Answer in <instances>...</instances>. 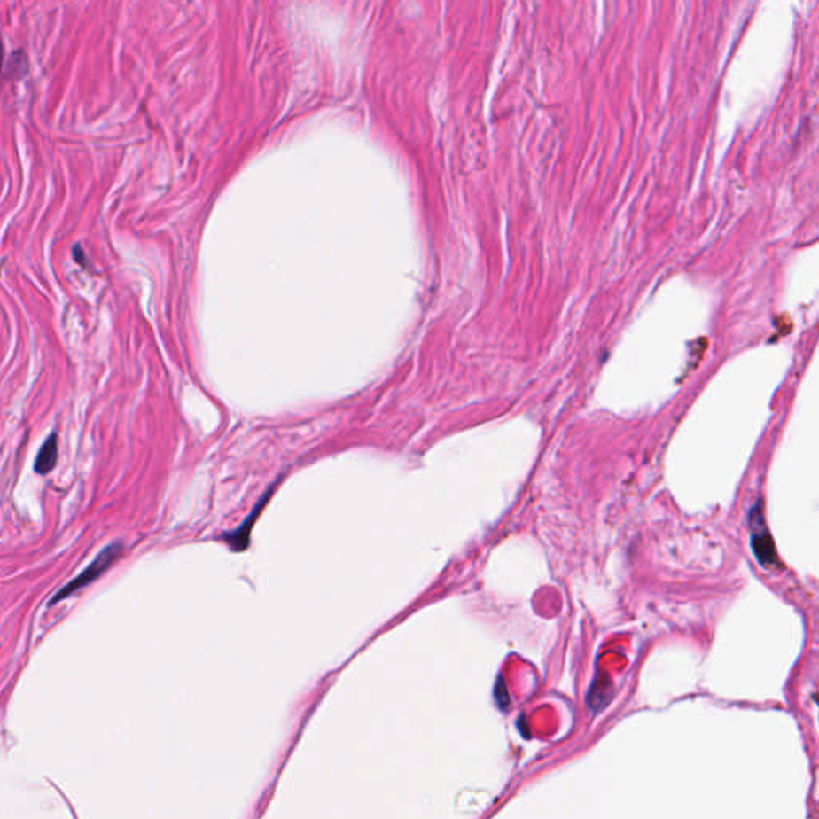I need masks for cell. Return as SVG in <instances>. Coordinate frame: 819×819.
<instances>
[{
	"label": "cell",
	"instance_id": "cell-3",
	"mask_svg": "<svg viewBox=\"0 0 819 819\" xmlns=\"http://www.w3.org/2000/svg\"><path fill=\"white\" fill-rule=\"evenodd\" d=\"M2 42H0V66H2Z\"/></svg>",
	"mask_w": 819,
	"mask_h": 819
},
{
	"label": "cell",
	"instance_id": "cell-1",
	"mask_svg": "<svg viewBox=\"0 0 819 819\" xmlns=\"http://www.w3.org/2000/svg\"><path fill=\"white\" fill-rule=\"evenodd\" d=\"M121 554H122L121 544H111V546H107L106 550H103V552H99L98 558H95L90 566L83 570L82 573L79 574L75 580L69 582L67 586H65L63 589L58 590L57 596L51 598L50 604H57L59 600L69 597V596H73L77 590L83 589V588H87L91 582L97 581L99 576H103V573H106L107 568L113 566L117 558H121Z\"/></svg>",
	"mask_w": 819,
	"mask_h": 819
},
{
	"label": "cell",
	"instance_id": "cell-2",
	"mask_svg": "<svg viewBox=\"0 0 819 819\" xmlns=\"http://www.w3.org/2000/svg\"><path fill=\"white\" fill-rule=\"evenodd\" d=\"M58 459V437L57 434L50 435L49 439L42 445L41 451L35 459V471L39 474H49L50 471L55 467Z\"/></svg>",
	"mask_w": 819,
	"mask_h": 819
}]
</instances>
